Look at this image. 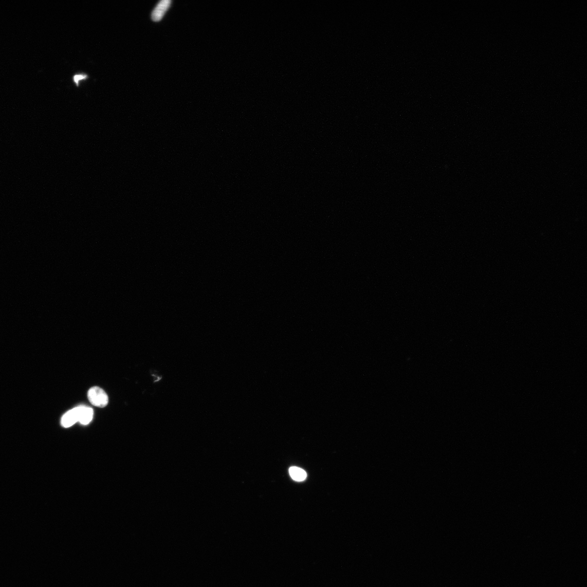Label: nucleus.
I'll return each instance as SVG.
<instances>
[{
	"mask_svg": "<svg viewBox=\"0 0 587 587\" xmlns=\"http://www.w3.org/2000/svg\"><path fill=\"white\" fill-rule=\"evenodd\" d=\"M170 4H171L170 0H161L154 9L152 14H151L152 20L154 22H159L162 20L167 9L170 7Z\"/></svg>",
	"mask_w": 587,
	"mask_h": 587,
	"instance_id": "2",
	"label": "nucleus"
},
{
	"mask_svg": "<svg viewBox=\"0 0 587 587\" xmlns=\"http://www.w3.org/2000/svg\"><path fill=\"white\" fill-rule=\"evenodd\" d=\"M77 408L79 421L82 425H88L92 420L93 417L94 412L91 408L90 407L80 406Z\"/></svg>",
	"mask_w": 587,
	"mask_h": 587,
	"instance_id": "3",
	"label": "nucleus"
},
{
	"mask_svg": "<svg viewBox=\"0 0 587 587\" xmlns=\"http://www.w3.org/2000/svg\"><path fill=\"white\" fill-rule=\"evenodd\" d=\"M88 78V76L85 74L76 75L74 77V81L77 86H79V82L81 80H86Z\"/></svg>",
	"mask_w": 587,
	"mask_h": 587,
	"instance_id": "6",
	"label": "nucleus"
},
{
	"mask_svg": "<svg viewBox=\"0 0 587 587\" xmlns=\"http://www.w3.org/2000/svg\"><path fill=\"white\" fill-rule=\"evenodd\" d=\"M289 471L291 478L296 481H303L307 478L306 471L300 468L292 467L289 469Z\"/></svg>",
	"mask_w": 587,
	"mask_h": 587,
	"instance_id": "5",
	"label": "nucleus"
},
{
	"mask_svg": "<svg viewBox=\"0 0 587 587\" xmlns=\"http://www.w3.org/2000/svg\"><path fill=\"white\" fill-rule=\"evenodd\" d=\"M88 398L94 406L103 408L108 403V397L106 393L101 388L94 387L88 392Z\"/></svg>",
	"mask_w": 587,
	"mask_h": 587,
	"instance_id": "1",
	"label": "nucleus"
},
{
	"mask_svg": "<svg viewBox=\"0 0 587 587\" xmlns=\"http://www.w3.org/2000/svg\"><path fill=\"white\" fill-rule=\"evenodd\" d=\"M78 421V414L76 407L67 413H65L61 419L62 427L65 428L72 427V425Z\"/></svg>",
	"mask_w": 587,
	"mask_h": 587,
	"instance_id": "4",
	"label": "nucleus"
}]
</instances>
